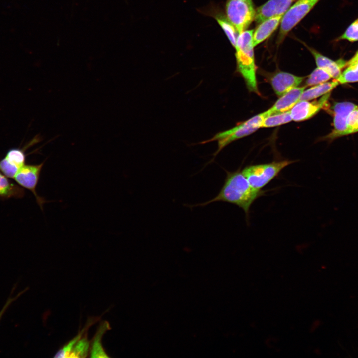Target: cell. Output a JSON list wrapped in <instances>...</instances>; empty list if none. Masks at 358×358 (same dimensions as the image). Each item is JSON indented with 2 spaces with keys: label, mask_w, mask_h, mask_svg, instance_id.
Masks as SVG:
<instances>
[{
  "label": "cell",
  "mask_w": 358,
  "mask_h": 358,
  "mask_svg": "<svg viewBox=\"0 0 358 358\" xmlns=\"http://www.w3.org/2000/svg\"><path fill=\"white\" fill-rule=\"evenodd\" d=\"M225 172L226 175L224 184L214 197L204 202L186 206L193 208L205 207L216 202H227L241 208L248 220L251 205L256 199L264 195L266 191L254 188L240 169L234 171L226 170Z\"/></svg>",
  "instance_id": "cell-1"
},
{
  "label": "cell",
  "mask_w": 358,
  "mask_h": 358,
  "mask_svg": "<svg viewBox=\"0 0 358 358\" xmlns=\"http://www.w3.org/2000/svg\"><path fill=\"white\" fill-rule=\"evenodd\" d=\"M254 30H245L238 34L237 38L236 58L237 70L242 75L249 91L260 94L256 79L253 42Z\"/></svg>",
  "instance_id": "cell-2"
},
{
  "label": "cell",
  "mask_w": 358,
  "mask_h": 358,
  "mask_svg": "<svg viewBox=\"0 0 358 358\" xmlns=\"http://www.w3.org/2000/svg\"><path fill=\"white\" fill-rule=\"evenodd\" d=\"M270 115H271V113L269 109H268L239 123L232 128L218 132L212 138L200 142L199 144H203L212 141L217 142V149L213 154V158L208 164L211 163L215 157L228 144L236 140L252 134L261 128L264 119Z\"/></svg>",
  "instance_id": "cell-3"
},
{
  "label": "cell",
  "mask_w": 358,
  "mask_h": 358,
  "mask_svg": "<svg viewBox=\"0 0 358 358\" xmlns=\"http://www.w3.org/2000/svg\"><path fill=\"white\" fill-rule=\"evenodd\" d=\"M295 162L284 160L251 165L245 167L242 172L254 188L261 190L276 178L283 169Z\"/></svg>",
  "instance_id": "cell-4"
},
{
  "label": "cell",
  "mask_w": 358,
  "mask_h": 358,
  "mask_svg": "<svg viewBox=\"0 0 358 358\" xmlns=\"http://www.w3.org/2000/svg\"><path fill=\"white\" fill-rule=\"evenodd\" d=\"M99 316L90 317L84 327L73 338L64 344L55 353L54 358H85L90 354V341L89 329L100 320Z\"/></svg>",
  "instance_id": "cell-5"
},
{
  "label": "cell",
  "mask_w": 358,
  "mask_h": 358,
  "mask_svg": "<svg viewBox=\"0 0 358 358\" xmlns=\"http://www.w3.org/2000/svg\"><path fill=\"white\" fill-rule=\"evenodd\" d=\"M320 0H298L289 7L280 22L278 43H280L287 34L310 11Z\"/></svg>",
  "instance_id": "cell-6"
},
{
  "label": "cell",
  "mask_w": 358,
  "mask_h": 358,
  "mask_svg": "<svg viewBox=\"0 0 358 358\" xmlns=\"http://www.w3.org/2000/svg\"><path fill=\"white\" fill-rule=\"evenodd\" d=\"M226 12L227 19L235 27L238 34L246 30L255 18L253 5L240 0H228Z\"/></svg>",
  "instance_id": "cell-7"
},
{
  "label": "cell",
  "mask_w": 358,
  "mask_h": 358,
  "mask_svg": "<svg viewBox=\"0 0 358 358\" xmlns=\"http://www.w3.org/2000/svg\"><path fill=\"white\" fill-rule=\"evenodd\" d=\"M43 164L44 163L38 165L25 164L19 170L13 178L20 186L29 190L33 193L41 209L43 204L46 201L44 198L38 195L36 188Z\"/></svg>",
  "instance_id": "cell-8"
},
{
  "label": "cell",
  "mask_w": 358,
  "mask_h": 358,
  "mask_svg": "<svg viewBox=\"0 0 358 358\" xmlns=\"http://www.w3.org/2000/svg\"><path fill=\"white\" fill-rule=\"evenodd\" d=\"M357 106L349 102H337L332 106L334 128L325 138L332 140L347 135L346 121L349 113Z\"/></svg>",
  "instance_id": "cell-9"
},
{
  "label": "cell",
  "mask_w": 358,
  "mask_h": 358,
  "mask_svg": "<svg viewBox=\"0 0 358 358\" xmlns=\"http://www.w3.org/2000/svg\"><path fill=\"white\" fill-rule=\"evenodd\" d=\"M330 95V92L326 93L319 100L312 102L301 100L298 102L290 110L292 120L299 122L312 117L325 107Z\"/></svg>",
  "instance_id": "cell-10"
},
{
  "label": "cell",
  "mask_w": 358,
  "mask_h": 358,
  "mask_svg": "<svg viewBox=\"0 0 358 358\" xmlns=\"http://www.w3.org/2000/svg\"><path fill=\"white\" fill-rule=\"evenodd\" d=\"M294 0H269L255 10L254 20L257 24L268 19L283 15Z\"/></svg>",
  "instance_id": "cell-11"
},
{
  "label": "cell",
  "mask_w": 358,
  "mask_h": 358,
  "mask_svg": "<svg viewBox=\"0 0 358 358\" xmlns=\"http://www.w3.org/2000/svg\"><path fill=\"white\" fill-rule=\"evenodd\" d=\"M305 78L292 74L279 71L270 78V83L275 93L281 96L292 89L297 87Z\"/></svg>",
  "instance_id": "cell-12"
},
{
  "label": "cell",
  "mask_w": 358,
  "mask_h": 358,
  "mask_svg": "<svg viewBox=\"0 0 358 358\" xmlns=\"http://www.w3.org/2000/svg\"><path fill=\"white\" fill-rule=\"evenodd\" d=\"M306 87V86L296 87L280 96L269 109L271 114L290 110L300 101Z\"/></svg>",
  "instance_id": "cell-13"
},
{
  "label": "cell",
  "mask_w": 358,
  "mask_h": 358,
  "mask_svg": "<svg viewBox=\"0 0 358 358\" xmlns=\"http://www.w3.org/2000/svg\"><path fill=\"white\" fill-rule=\"evenodd\" d=\"M314 56L317 67L326 71L334 79H337L341 73V69L347 66L346 61L340 59L334 61L322 55L315 49L308 47Z\"/></svg>",
  "instance_id": "cell-14"
},
{
  "label": "cell",
  "mask_w": 358,
  "mask_h": 358,
  "mask_svg": "<svg viewBox=\"0 0 358 358\" xmlns=\"http://www.w3.org/2000/svg\"><path fill=\"white\" fill-rule=\"evenodd\" d=\"M283 15L272 17L259 23L253 33V42L254 47L268 38L277 28Z\"/></svg>",
  "instance_id": "cell-15"
},
{
  "label": "cell",
  "mask_w": 358,
  "mask_h": 358,
  "mask_svg": "<svg viewBox=\"0 0 358 358\" xmlns=\"http://www.w3.org/2000/svg\"><path fill=\"white\" fill-rule=\"evenodd\" d=\"M111 329L109 323L106 320L101 322L95 335L90 341V355L91 358L110 357L103 348L102 339L106 332Z\"/></svg>",
  "instance_id": "cell-16"
},
{
  "label": "cell",
  "mask_w": 358,
  "mask_h": 358,
  "mask_svg": "<svg viewBox=\"0 0 358 358\" xmlns=\"http://www.w3.org/2000/svg\"><path fill=\"white\" fill-rule=\"evenodd\" d=\"M339 84L338 81L334 79L331 82H325L314 85L304 90L301 96L300 101H310L322 96L330 92Z\"/></svg>",
  "instance_id": "cell-17"
},
{
  "label": "cell",
  "mask_w": 358,
  "mask_h": 358,
  "mask_svg": "<svg viewBox=\"0 0 358 358\" xmlns=\"http://www.w3.org/2000/svg\"><path fill=\"white\" fill-rule=\"evenodd\" d=\"M24 191L20 186L11 182L7 177L0 171V198H21Z\"/></svg>",
  "instance_id": "cell-18"
},
{
  "label": "cell",
  "mask_w": 358,
  "mask_h": 358,
  "mask_svg": "<svg viewBox=\"0 0 358 358\" xmlns=\"http://www.w3.org/2000/svg\"><path fill=\"white\" fill-rule=\"evenodd\" d=\"M292 120L290 111L277 113L267 116L263 121L261 127H273L290 122Z\"/></svg>",
  "instance_id": "cell-19"
},
{
  "label": "cell",
  "mask_w": 358,
  "mask_h": 358,
  "mask_svg": "<svg viewBox=\"0 0 358 358\" xmlns=\"http://www.w3.org/2000/svg\"><path fill=\"white\" fill-rule=\"evenodd\" d=\"M348 66L336 79L340 84L358 81V61L347 63Z\"/></svg>",
  "instance_id": "cell-20"
},
{
  "label": "cell",
  "mask_w": 358,
  "mask_h": 358,
  "mask_svg": "<svg viewBox=\"0 0 358 358\" xmlns=\"http://www.w3.org/2000/svg\"><path fill=\"white\" fill-rule=\"evenodd\" d=\"M332 77L325 70L317 67L308 76L306 82V86H312L327 82Z\"/></svg>",
  "instance_id": "cell-21"
},
{
  "label": "cell",
  "mask_w": 358,
  "mask_h": 358,
  "mask_svg": "<svg viewBox=\"0 0 358 358\" xmlns=\"http://www.w3.org/2000/svg\"><path fill=\"white\" fill-rule=\"evenodd\" d=\"M216 20L223 30L232 46L235 48L237 42V31L233 25L224 17H217Z\"/></svg>",
  "instance_id": "cell-22"
},
{
  "label": "cell",
  "mask_w": 358,
  "mask_h": 358,
  "mask_svg": "<svg viewBox=\"0 0 358 358\" xmlns=\"http://www.w3.org/2000/svg\"><path fill=\"white\" fill-rule=\"evenodd\" d=\"M5 158L11 163L20 169L25 165V155L23 150L19 149H11L6 155Z\"/></svg>",
  "instance_id": "cell-23"
},
{
  "label": "cell",
  "mask_w": 358,
  "mask_h": 358,
  "mask_svg": "<svg viewBox=\"0 0 358 358\" xmlns=\"http://www.w3.org/2000/svg\"><path fill=\"white\" fill-rule=\"evenodd\" d=\"M346 124L347 135L358 132V106L349 113Z\"/></svg>",
  "instance_id": "cell-24"
},
{
  "label": "cell",
  "mask_w": 358,
  "mask_h": 358,
  "mask_svg": "<svg viewBox=\"0 0 358 358\" xmlns=\"http://www.w3.org/2000/svg\"><path fill=\"white\" fill-rule=\"evenodd\" d=\"M19 169L5 157L0 161V171L7 177L14 178Z\"/></svg>",
  "instance_id": "cell-25"
},
{
  "label": "cell",
  "mask_w": 358,
  "mask_h": 358,
  "mask_svg": "<svg viewBox=\"0 0 358 358\" xmlns=\"http://www.w3.org/2000/svg\"><path fill=\"white\" fill-rule=\"evenodd\" d=\"M339 39L351 42L358 41V18L348 27Z\"/></svg>",
  "instance_id": "cell-26"
},
{
  "label": "cell",
  "mask_w": 358,
  "mask_h": 358,
  "mask_svg": "<svg viewBox=\"0 0 358 358\" xmlns=\"http://www.w3.org/2000/svg\"><path fill=\"white\" fill-rule=\"evenodd\" d=\"M26 290H27V288L19 292L16 296L14 297L10 296L8 298L5 304L3 306L2 309L0 311V321L3 315L4 314L5 312H6V310L12 304V303L15 301L17 298H18L23 293H24L26 291Z\"/></svg>",
  "instance_id": "cell-27"
},
{
  "label": "cell",
  "mask_w": 358,
  "mask_h": 358,
  "mask_svg": "<svg viewBox=\"0 0 358 358\" xmlns=\"http://www.w3.org/2000/svg\"><path fill=\"white\" fill-rule=\"evenodd\" d=\"M358 61V53H356L354 57L347 62V63Z\"/></svg>",
  "instance_id": "cell-28"
},
{
  "label": "cell",
  "mask_w": 358,
  "mask_h": 358,
  "mask_svg": "<svg viewBox=\"0 0 358 358\" xmlns=\"http://www.w3.org/2000/svg\"><path fill=\"white\" fill-rule=\"evenodd\" d=\"M240 0L245 2L250 5H253L252 0Z\"/></svg>",
  "instance_id": "cell-29"
},
{
  "label": "cell",
  "mask_w": 358,
  "mask_h": 358,
  "mask_svg": "<svg viewBox=\"0 0 358 358\" xmlns=\"http://www.w3.org/2000/svg\"><path fill=\"white\" fill-rule=\"evenodd\" d=\"M357 53H358V51L357 52Z\"/></svg>",
  "instance_id": "cell-30"
}]
</instances>
